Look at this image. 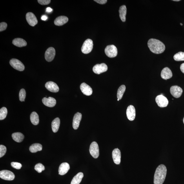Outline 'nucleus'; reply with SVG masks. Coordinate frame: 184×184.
I'll return each instance as SVG.
<instances>
[{
	"mask_svg": "<svg viewBox=\"0 0 184 184\" xmlns=\"http://www.w3.org/2000/svg\"><path fill=\"white\" fill-rule=\"evenodd\" d=\"M127 9L125 5H123L119 8V17L121 20L123 22L126 21V15L127 14Z\"/></svg>",
	"mask_w": 184,
	"mask_h": 184,
	"instance_id": "22",
	"label": "nucleus"
},
{
	"mask_svg": "<svg viewBox=\"0 0 184 184\" xmlns=\"http://www.w3.org/2000/svg\"><path fill=\"white\" fill-rule=\"evenodd\" d=\"M7 110L5 107H3L0 110V120H3L6 118L7 115Z\"/></svg>",
	"mask_w": 184,
	"mask_h": 184,
	"instance_id": "31",
	"label": "nucleus"
},
{
	"mask_svg": "<svg viewBox=\"0 0 184 184\" xmlns=\"http://www.w3.org/2000/svg\"><path fill=\"white\" fill-rule=\"evenodd\" d=\"M10 64L14 69L18 71H23L25 69V66L22 62L16 59L13 58L10 61Z\"/></svg>",
	"mask_w": 184,
	"mask_h": 184,
	"instance_id": "7",
	"label": "nucleus"
},
{
	"mask_svg": "<svg viewBox=\"0 0 184 184\" xmlns=\"http://www.w3.org/2000/svg\"><path fill=\"white\" fill-rule=\"evenodd\" d=\"M11 165L12 167L17 170L20 169L22 167L21 164L18 162H12L11 163Z\"/></svg>",
	"mask_w": 184,
	"mask_h": 184,
	"instance_id": "35",
	"label": "nucleus"
},
{
	"mask_svg": "<svg viewBox=\"0 0 184 184\" xmlns=\"http://www.w3.org/2000/svg\"><path fill=\"white\" fill-rule=\"evenodd\" d=\"M35 170L38 172L41 173L42 171L45 170V168L43 164L39 163L35 166Z\"/></svg>",
	"mask_w": 184,
	"mask_h": 184,
	"instance_id": "32",
	"label": "nucleus"
},
{
	"mask_svg": "<svg viewBox=\"0 0 184 184\" xmlns=\"http://www.w3.org/2000/svg\"><path fill=\"white\" fill-rule=\"evenodd\" d=\"M156 101L158 106L161 108L166 107L168 104V99L163 95L157 96L156 98Z\"/></svg>",
	"mask_w": 184,
	"mask_h": 184,
	"instance_id": "9",
	"label": "nucleus"
},
{
	"mask_svg": "<svg viewBox=\"0 0 184 184\" xmlns=\"http://www.w3.org/2000/svg\"><path fill=\"white\" fill-rule=\"evenodd\" d=\"M52 11V9L50 7H48L46 9V12H51Z\"/></svg>",
	"mask_w": 184,
	"mask_h": 184,
	"instance_id": "41",
	"label": "nucleus"
},
{
	"mask_svg": "<svg viewBox=\"0 0 184 184\" xmlns=\"http://www.w3.org/2000/svg\"><path fill=\"white\" fill-rule=\"evenodd\" d=\"M183 123L184 124V118H183Z\"/></svg>",
	"mask_w": 184,
	"mask_h": 184,
	"instance_id": "44",
	"label": "nucleus"
},
{
	"mask_svg": "<svg viewBox=\"0 0 184 184\" xmlns=\"http://www.w3.org/2000/svg\"><path fill=\"white\" fill-rule=\"evenodd\" d=\"M105 52L107 56L110 58H114L117 55V48L113 45H108L105 49Z\"/></svg>",
	"mask_w": 184,
	"mask_h": 184,
	"instance_id": "4",
	"label": "nucleus"
},
{
	"mask_svg": "<svg viewBox=\"0 0 184 184\" xmlns=\"http://www.w3.org/2000/svg\"><path fill=\"white\" fill-rule=\"evenodd\" d=\"M30 119L31 122L34 125H37L39 123V117L36 112H34L31 113Z\"/></svg>",
	"mask_w": 184,
	"mask_h": 184,
	"instance_id": "28",
	"label": "nucleus"
},
{
	"mask_svg": "<svg viewBox=\"0 0 184 184\" xmlns=\"http://www.w3.org/2000/svg\"><path fill=\"white\" fill-rule=\"evenodd\" d=\"M180 69L182 72L184 74V63L181 64Z\"/></svg>",
	"mask_w": 184,
	"mask_h": 184,
	"instance_id": "39",
	"label": "nucleus"
},
{
	"mask_svg": "<svg viewBox=\"0 0 184 184\" xmlns=\"http://www.w3.org/2000/svg\"><path fill=\"white\" fill-rule=\"evenodd\" d=\"M108 67L106 64L102 63L97 64L95 65L93 68V71L95 74H99L107 71Z\"/></svg>",
	"mask_w": 184,
	"mask_h": 184,
	"instance_id": "8",
	"label": "nucleus"
},
{
	"mask_svg": "<svg viewBox=\"0 0 184 184\" xmlns=\"http://www.w3.org/2000/svg\"><path fill=\"white\" fill-rule=\"evenodd\" d=\"M0 178L4 180L12 181L15 178L14 174L9 170H4L0 172Z\"/></svg>",
	"mask_w": 184,
	"mask_h": 184,
	"instance_id": "5",
	"label": "nucleus"
},
{
	"mask_svg": "<svg viewBox=\"0 0 184 184\" xmlns=\"http://www.w3.org/2000/svg\"><path fill=\"white\" fill-rule=\"evenodd\" d=\"M26 96V92L24 89H22L20 91L19 95V100L21 102L25 101Z\"/></svg>",
	"mask_w": 184,
	"mask_h": 184,
	"instance_id": "33",
	"label": "nucleus"
},
{
	"mask_svg": "<svg viewBox=\"0 0 184 184\" xmlns=\"http://www.w3.org/2000/svg\"><path fill=\"white\" fill-rule=\"evenodd\" d=\"M90 154L93 158L96 159L99 155V150L98 144L96 141H94L91 144L89 148Z\"/></svg>",
	"mask_w": 184,
	"mask_h": 184,
	"instance_id": "6",
	"label": "nucleus"
},
{
	"mask_svg": "<svg viewBox=\"0 0 184 184\" xmlns=\"http://www.w3.org/2000/svg\"><path fill=\"white\" fill-rule=\"evenodd\" d=\"M60 125V120L59 118H56L53 121L52 123V128L53 131L56 133L59 130Z\"/></svg>",
	"mask_w": 184,
	"mask_h": 184,
	"instance_id": "25",
	"label": "nucleus"
},
{
	"mask_svg": "<svg viewBox=\"0 0 184 184\" xmlns=\"http://www.w3.org/2000/svg\"><path fill=\"white\" fill-rule=\"evenodd\" d=\"M126 89L125 85H122L118 88L117 93V98L120 100L122 98L124 93H125Z\"/></svg>",
	"mask_w": 184,
	"mask_h": 184,
	"instance_id": "29",
	"label": "nucleus"
},
{
	"mask_svg": "<svg viewBox=\"0 0 184 184\" xmlns=\"http://www.w3.org/2000/svg\"><path fill=\"white\" fill-rule=\"evenodd\" d=\"M43 149V146L41 144L35 143L31 145L29 148L30 151L32 153H35L41 151Z\"/></svg>",
	"mask_w": 184,
	"mask_h": 184,
	"instance_id": "27",
	"label": "nucleus"
},
{
	"mask_svg": "<svg viewBox=\"0 0 184 184\" xmlns=\"http://www.w3.org/2000/svg\"><path fill=\"white\" fill-rule=\"evenodd\" d=\"M148 46L151 51L156 54L162 53L165 49L164 44L159 40L154 39H151L148 40Z\"/></svg>",
	"mask_w": 184,
	"mask_h": 184,
	"instance_id": "1",
	"label": "nucleus"
},
{
	"mask_svg": "<svg viewBox=\"0 0 184 184\" xmlns=\"http://www.w3.org/2000/svg\"><path fill=\"white\" fill-rule=\"evenodd\" d=\"M127 118L130 121H134L136 116V109L133 106H128L126 112Z\"/></svg>",
	"mask_w": 184,
	"mask_h": 184,
	"instance_id": "13",
	"label": "nucleus"
},
{
	"mask_svg": "<svg viewBox=\"0 0 184 184\" xmlns=\"http://www.w3.org/2000/svg\"><path fill=\"white\" fill-rule=\"evenodd\" d=\"M95 1L100 4H104L107 3V0H95Z\"/></svg>",
	"mask_w": 184,
	"mask_h": 184,
	"instance_id": "38",
	"label": "nucleus"
},
{
	"mask_svg": "<svg viewBox=\"0 0 184 184\" xmlns=\"http://www.w3.org/2000/svg\"><path fill=\"white\" fill-rule=\"evenodd\" d=\"M180 25H183V24H182L181 23H180Z\"/></svg>",
	"mask_w": 184,
	"mask_h": 184,
	"instance_id": "43",
	"label": "nucleus"
},
{
	"mask_svg": "<svg viewBox=\"0 0 184 184\" xmlns=\"http://www.w3.org/2000/svg\"><path fill=\"white\" fill-rule=\"evenodd\" d=\"M7 24L5 22H2L0 24V31L2 32L6 30Z\"/></svg>",
	"mask_w": 184,
	"mask_h": 184,
	"instance_id": "37",
	"label": "nucleus"
},
{
	"mask_svg": "<svg viewBox=\"0 0 184 184\" xmlns=\"http://www.w3.org/2000/svg\"><path fill=\"white\" fill-rule=\"evenodd\" d=\"M55 50L54 48L50 47L46 51L45 58L46 60L48 62H51L54 59L55 55Z\"/></svg>",
	"mask_w": 184,
	"mask_h": 184,
	"instance_id": "12",
	"label": "nucleus"
},
{
	"mask_svg": "<svg viewBox=\"0 0 184 184\" xmlns=\"http://www.w3.org/2000/svg\"><path fill=\"white\" fill-rule=\"evenodd\" d=\"M26 17L27 21L30 25L34 26L38 23L37 19L34 13L28 12L27 13Z\"/></svg>",
	"mask_w": 184,
	"mask_h": 184,
	"instance_id": "11",
	"label": "nucleus"
},
{
	"mask_svg": "<svg viewBox=\"0 0 184 184\" xmlns=\"http://www.w3.org/2000/svg\"><path fill=\"white\" fill-rule=\"evenodd\" d=\"M6 148L5 146L1 145H0V158H1L6 153Z\"/></svg>",
	"mask_w": 184,
	"mask_h": 184,
	"instance_id": "34",
	"label": "nucleus"
},
{
	"mask_svg": "<svg viewBox=\"0 0 184 184\" xmlns=\"http://www.w3.org/2000/svg\"><path fill=\"white\" fill-rule=\"evenodd\" d=\"M84 177L83 173L79 172L73 178L71 184H79Z\"/></svg>",
	"mask_w": 184,
	"mask_h": 184,
	"instance_id": "26",
	"label": "nucleus"
},
{
	"mask_svg": "<svg viewBox=\"0 0 184 184\" xmlns=\"http://www.w3.org/2000/svg\"><path fill=\"white\" fill-rule=\"evenodd\" d=\"M167 174V169L165 165H159L155 171L154 184H163L165 180Z\"/></svg>",
	"mask_w": 184,
	"mask_h": 184,
	"instance_id": "2",
	"label": "nucleus"
},
{
	"mask_svg": "<svg viewBox=\"0 0 184 184\" xmlns=\"http://www.w3.org/2000/svg\"><path fill=\"white\" fill-rule=\"evenodd\" d=\"M112 157L115 163L119 165L121 162V154L120 150L118 148H116L113 150Z\"/></svg>",
	"mask_w": 184,
	"mask_h": 184,
	"instance_id": "14",
	"label": "nucleus"
},
{
	"mask_svg": "<svg viewBox=\"0 0 184 184\" xmlns=\"http://www.w3.org/2000/svg\"><path fill=\"white\" fill-rule=\"evenodd\" d=\"M48 18V17L46 15H43L41 17V19L43 21H46Z\"/></svg>",
	"mask_w": 184,
	"mask_h": 184,
	"instance_id": "40",
	"label": "nucleus"
},
{
	"mask_svg": "<svg viewBox=\"0 0 184 184\" xmlns=\"http://www.w3.org/2000/svg\"><path fill=\"white\" fill-rule=\"evenodd\" d=\"M174 58L176 61H184V52H180L174 55Z\"/></svg>",
	"mask_w": 184,
	"mask_h": 184,
	"instance_id": "30",
	"label": "nucleus"
},
{
	"mask_svg": "<svg viewBox=\"0 0 184 184\" xmlns=\"http://www.w3.org/2000/svg\"><path fill=\"white\" fill-rule=\"evenodd\" d=\"M68 21V18L65 16H61L58 17L54 21L55 25L58 26L63 25Z\"/></svg>",
	"mask_w": 184,
	"mask_h": 184,
	"instance_id": "21",
	"label": "nucleus"
},
{
	"mask_svg": "<svg viewBox=\"0 0 184 184\" xmlns=\"http://www.w3.org/2000/svg\"><path fill=\"white\" fill-rule=\"evenodd\" d=\"M80 89L82 92L86 96H89L92 94V88L85 83L81 84Z\"/></svg>",
	"mask_w": 184,
	"mask_h": 184,
	"instance_id": "16",
	"label": "nucleus"
},
{
	"mask_svg": "<svg viewBox=\"0 0 184 184\" xmlns=\"http://www.w3.org/2000/svg\"><path fill=\"white\" fill-rule=\"evenodd\" d=\"M82 118V115L77 112L75 114L73 119V127L75 130H77L79 127Z\"/></svg>",
	"mask_w": 184,
	"mask_h": 184,
	"instance_id": "18",
	"label": "nucleus"
},
{
	"mask_svg": "<svg viewBox=\"0 0 184 184\" xmlns=\"http://www.w3.org/2000/svg\"><path fill=\"white\" fill-rule=\"evenodd\" d=\"M12 43L19 47H22L27 45L26 42L23 39L17 38L13 40Z\"/></svg>",
	"mask_w": 184,
	"mask_h": 184,
	"instance_id": "23",
	"label": "nucleus"
},
{
	"mask_svg": "<svg viewBox=\"0 0 184 184\" xmlns=\"http://www.w3.org/2000/svg\"><path fill=\"white\" fill-rule=\"evenodd\" d=\"M47 89L53 92H57L59 91V88L56 83L52 81L48 82L45 85Z\"/></svg>",
	"mask_w": 184,
	"mask_h": 184,
	"instance_id": "15",
	"label": "nucleus"
},
{
	"mask_svg": "<svg viewBox=\"0 0 184 184\" xmlns=\"http://www.w3.org/2000/svg\"><path fill=\"white\" fill-rule=\"evenodd\" d=\"M93 48V41L90 39H87L84 42L81 48L82 52L88 54L92 52Z\"/></svg>",
	"mask_w": 184,
	"mask_h": 184,
	"instance_id": "3",
	"label": "nucleus"
},
{
	"mask_svg": "<svg viewBox=\"0 0 184 184\" xmlns=\"http://www.w3.org/2000/svg\"><path fill=\"white\" fill-rule=\"evenodd\" d=\"M42 101L44 105L48 107H54L56 103V100L51 97H49L48 98L44 97L42 100Z\"/></svg>",
	"mask_w": 184,
	"mask_h": 184,
	"instance_id": "17",
	"label": "nucleus"
},
{
	"mask_svg": "<svg viewBox=\"0 0 184 184\" xmlns=\"http://www.w3.org/2000/svg\"><path fill=\"white\" fill-rule=\"evenodd\" d=\"M12 137L13 140L18 143L21 142L24 138V135L20 132L13 133L12 134Z\"/></svg>",
	"mask_w": 184,
	"mask_h": 184,
	"instance_id": "24",
	"label": "nucleus"
},
{
	"mask_svg": "<svg viewBox=\"0 0 184 184\" xmlns=\"http://www.w3.org/2000/svg\"><path fill=\"white\" fill-rule=\"evenodd\" d=\"M70 169L69 164L66 162L62 163L60 165L59 168V174L61 175H63L67 173Z\"/></svg>",
	"mask_w": 184,
	"mask_h": 184,
	"instance_id": "19",
	"label": "nucleus"
},
{
	"mask_svg": "<svg viewBox=\"0 0 184 184\" xmlns=\"http://www.w3.org/2000/svg\"><path fill=\"white\" fill-rule=\"evenodd\" d=\"M38 1L41 5H45L49 4L51 1L50 0H38Z\"/></svg>",
	"mask_w": 184,
	"mask_h": 184,
	"instance_id": "36",
	"label": "nucleus"
},
{
	"mask_svg": "<svg viewBox=\"0 0 184 184\" xmlns=\"http://www.w3.org/2000/svg\"><path fill=\"white\" fill-rule=\"evenodd\" d=\"M170 92L173 96L178 98L181 96L183 94V90L182 89L178 86H173L170 88Z\"/></svg>",
	"mask_w": 184,
	"mask_h": 184,
	"instance_id": "10",
	"label": "nucleus"
},
{
	"mask_svg": "<svg viewBox=\"0 0 184 184\" xmlns=\"http://www.w3.org/2000/svg\"><path fill=\"white\" fill-rule=\"evenodd\" d=\"M117 101H119V100L118 99V100H117Z\"/></svg>",
	"mask_w": 184,
	"mask_h": 184,
	"instance_id": "45",
	"label": "nucleus"
},
{
	"mask_svg": "<svg viewBox=\"0 0 184 184\" xmlns=\"http://www.w3.org/2000/svg\"><path fill=\"white\" fill-rule=\"evenodd\" d=\"M172 76V72L169 68L165 67L162 71L161 77L164 79L167 80L171 78Z\"/></svg>",
	"mask_w": 184,
	"mask_h": 184,
	"instance_id": "20",
	"label": "nucleus"
},
{
	"mask_svg": "<svg viewBox=\"0 0 184 184\" xmlns=\"http://www.w3.org/2000/svg\"><path fill=\"white\" fill-rule=\"evenodd\" d=\"M180 1V0H174V1Z\"/></svg>",
	"mask_w": 184,
	"mask_h": 184,
	"instance_id": "42",
	"label": "nucleus"
}]
</instances>
